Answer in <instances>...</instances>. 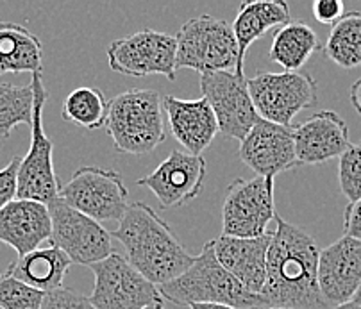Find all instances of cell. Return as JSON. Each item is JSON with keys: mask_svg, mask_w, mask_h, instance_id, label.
Instances as JSON below:
<instances>
[{"mask_svg": "<svg viewBox=\"0 0 361 309\" xmlns=\"http://www.w3.org/2000/svg\"><path fill=\"white\" fill-rule=\"evenodd\" d=\"M276 226L259 293L262 309H331L320 295V248L315 238L281 217H276Z\"/></svg>", "mask_w": 361, "mask_h": 309, "instance_id": "cell-1", "label": "cell"}, {"mask_svg": "<svg viewBox=\"0 0 361 309\" xmlns=\"http://www.w3.org/2000/svg\"><path fill=\"white\" fill-rule=\"evenodd\" d=\"M111 236L122 243L126 260L156 286L183 275L195 261L172 227L143 202H129Z\"/></svg>", "mask_w": 361, "mask_h": 309, "instance_id": "cell-2", "label": "cell"}, {"mask_svg": "<svg viewBox=\"0 0 361 309\" xmlns=\"http://www.w3.org/2000/svg\"><path fill=\"white\" fill-rule=\"evenodd\" d=\"M158 288L165 301L177 305L224 304L235 309H262L259 295L247 290L219 263L213 240L204 245L185 274Z\"/></svg>", "mask_w": 361, "mask_h": 309, "instance_id": "cell-3", "label": "cell"}, {"mask_svg": "<svg viewBox=\"0 0 361 309\" xmlns=\"http://www.w3.org/2000/svg\"><path fill=\"white\" fill-rule=\"evenodd\" d=\"M163 97L154 90L131 88L109 104L106 131L116 152L145 156L166 138Z\"/></svg>", "mask_w": 361, "mask_h": 309, "instance_id": "cell-4", "label": "cell"}, {"mask_svg": "<svg viewBox=\"0 0 361 309\" xmlns=\"http://www.w3.org/2000/svg\"><path fill=\"white\" fill-rule=\"evenodd\" d=\"M177 70L190 68L200 75L229 72L238 65V43L226 20L204 15L190 18L176 36Z\"/></svg>", "mask_w": 361, "mask_h": 309, "instance_id": "cell-5", "label": "cell"}, {"mask_svg": "<svg viewBox=\"0 0 361 309\" xmlns=\"http://www.w3.org/2000/svg\"><path fill=\"white\" fill-rule=\"evenodd\" d=\"M31 84L35 90L31 147L29 152L20 159L16 199L36 200L49 206L58 199L61 190L54 168V143L43 129V107L49 99V93L43 86L42 73H32Z\"/></svg>", "mask_w": 361, "mask_h": 309, "instance_id": "cell-6", "label": "cell"}, {"mask_svg": "<svg viewBox=\"0 0 361 309\" xmlns=\"http://www.w3.org/2000/svg\"><path fill=\"white\" fill-rule=\"evenodd\" d=\"M247 86L259 119L283 127H292L300 111L319 100L317 80L304 72H259Z\"/></svg>", "mask_w": 361, "mask_h": 309, "instance_id": "cell-7", "label": "cell"}, {"mask_svg": "<svg viewBox=\"0 0 361 309\" xmlns=\"http://www.w3.org/2000/svg\"><path fill=\"white\" fill-rule=\"evenodd\" d=\"M59 199L99 224L120 222L129 207V191L113 168H77L59 190Z\"/></svg>", "mask_w": 361, "mask_h": 309, "instance_id": "cell-8", "label": "cell"}, {"mask_svg": "<svg viewBox=\"0 0 361 309\" xmlns=\"http://www.w3.org/2000/svg\"><path fill=\"white\" fill-rule=\"evenodd\" d=\"M276 181L265 177L235 179L227 186L222 204V234L231 238H257L269 233L276 220Z\"/></svg>", "mask_w": 361, "mask_h": 309, "instance_id": "cell-9", "label": "cell"}, {"mask_svg": "<svg viewBox=\"0 0 361 309\" xmlns=\"http://www.w3.org/2000/svg\"><path fill=\"white\" fill-rule=\"evenodd\" d=\"M90 270L95 277L90 295L95 309H143L163 302L159 288L116 252L92 265Z\"/></svg>", "mask_w": 361, "mask_h": 309, "instance_id": "cell-10", "label": "cell"}, {"mask_svg": "<svg viewBox=\"0 0 361 309\" xmlns=\"http://www.w3.org/2000/svg\"><path fill=\"white\" fill-rule=\"evenodd\" d=\"M177 43L176 36L142 29L126 38L109 43L108 63L116 73L129 77L163 75L176 79Z\"/></svg>", "mask_w": 361, "mask_h": 309, "instance_id": "cell-11", "label": "cell"}, {"mask_svg": "<svg viewBox=\"0 0 361 309\" xmlns=\"http://www.w3.org/2000/svg\"><path fill=\"white\" fill-rule=\"evenodd\" d=\"M52 218L50 245L65 252L75 265H92L106 260L113 252V236L102 224L79 213L61 199L49 204Z\"/></svg>", "mask_w": 361, "mask_h": 309, "instance_id": "cell-12", "label": "cell"}, {"mask_svg": "<svg viewBox=\"0 0 361 309\" xmlns=\"http://www.w3.org/2000/svg\"><path fill=\"white\" fill-rule=\"evenodd\" d=\"M200 92L209 102L219 122V133L231 140H240L259 122L250 99L245 75L236 72H212L200 75Z\"/></svg>", "mask_w": 361, "mask_h": 309, "instance_id": "cell-13", "label": "cell"}, {"mask_svg": "<svg viewBox=\"0 0 361 309\" xmlns=\"http://www.w3.org/2000/svg\"><path fill=\"white\" fill-rule=\"evenodd\" d=\"M206 159L202 156L172 150L149 176L136 181V186L152 191L161 210L190 204L202 193L206 181Z\"/></svg>", "mask_w": 361, "mask_h": 309, "instance_id": "cell-14", "label": "cell"}, {"mask_svg": "<svg viewBox=\"0 0 361 309\" xmlns=\"http://www.w3.org/2000/svg\"><path fill=\"white\" fill-rule=\"evenodd\" d=\"M238 157L257 177L272 181H276L279 174L299 168L293 127L259 120L240 142Z\"/></svg>", "mask_w": 361, "mask_h": 309, "instance_id": "cell-15", "label": "cell"}, {"mask_svg": "<svg viewBox=\"0 0 361 309\" xmlns=\"http://www.w3.org/2000/svg\"><path fill=\"white\" fill-rule=\"evenodd\" d=\"M361 286V241L343 234L320 248L319 288L329 308L353 302Z\"/></svg>", "mask_w": 361, "mask_h": 309, "instance_id": "cell-16", "label": "cell"}, {"mask_svg": "<svg viewBox=\"0 0 361 309\" xmlns=\"http://www.w3.org/2000/svg\"><path fill=\"white\" fill-rule=\"evenodd\" d=\"M295 154L302 164H322L336 159L350 147L349 127L334 111H319L293 127Z\"/></svg>", "mask_w": 361, "mask_h": 309, "instance_id": "cell-17", "label": "cell"}, {"mask_svg": "<svg viewBox=\"0 0 361 309\" xmlns=\"http://www.w3.org/2000/svg\"><path fill=\"white\" fill-rule=\"evenodd\" d=\"M163 111L166 113L173 138L193 156H202L219 134L216 116L204 97L183 100L179 97L166 95L163 97Z\"/></svg>", "mask_w": 361, "mask_h": 309, "instance_id": "cell-18", "label": "cell"}, {"mask_svg": "<svg viewBox=\"0 0 361 309\" xmlns=\"http://www.w3.org/2000/svg\"><path fill=\"white\" fill-rule=\"evenodd\" d=\"M52 236V218L47 204L15 199L0 211V241L15 248L18 258L42 247Z\"/></svg>", "mask_w": 361, "mask_h": 309, "instance_id": "cell-19", "label": "cell"}, {"mask_svg": "<svg viewBox=\"0 0 361 309\" xmlns=\"http://www.w3.org/2000/svg\"><path fill=\"white\" fill-rule=\"evenodd\" d=\"M272 233L257 238L219 236L213 240L219 263L252 293H262L267 279V254Z\"/></svg>", "mask_w": 361, "mask_h": 309, "instance_id": "cell-20", "label": "cell"}, {"mask_svg": "<svg viewBox=\"0 0 361 309\" xmlns=\"http://www.w3.org/2000/svg\"><path fill=\"white\" fill-rule=\"evenodd\" d=\"M292 22L290 6L283 0H252V2H242L236 13V18L231 25L235 32L236 43H238V65L236 73L243 77V63L245 54L254 42L262 38L263 35L274 29L283 27Z\"/></svg>", "mask_w": 361, "mask_h": 309, "instance_id": "cell-21", "label": "cell"}, {"mask_svg": "<svg viewBox=\"0 0 361 309\" xmlns=\"http://www.w3.org/2000/svg\"><path fill=\"white\" fill-rule=\"evenodd\" d=\"M70 267H72V261L65 252H61L54 245H49V247H39L18 258L15 263L9 265L6 272L35 290L50 293L63 288V279L68 274Z\"/></svg>", "mask_w": 361, "mask_h": 309, "instance_id": "cell-22", "label": "cell"}, {"mask_svg": "<svg viewBox=\"0 0 361 309\" xmlns=\"http://www.w3.org/2000/svg\"><path fill=\"white\" fill-rule=\"evenodd\" d=\"M43 45L27 27L0 22V77L6 73H42Z\"/></svg>", "mask_w": 361, "mask_h": 309, "instance_id": "cell-23", "label": "cell"}, {"mask_svg": "<svg viewBox=\"0 0 361 309\" xmlns=\"http://www.w3.org/2000/svg\"><path fill=\"white\" fill-rule=\"evenodd\" d=\"M319 50H322V43L312 27L302 20H292L274 32L269 59L285 72H299Z\"/></svg>", "mask_w": 361, "mask_h": 309, "instance_id": "cell-24", "label": "cell"}, {"mask_svg": "<svg viewBox=\"0 0 361 309\" xmlns=\"http://www.w3.org/2000/svg\"><path fill=\"white\" fill-rule=\"evenodd\" d=\"M322 50L340 68H357L361 65V13H345L334 23Z\"/></svg>", "mask_w": 361, "mask_h": 309, "instance_id": "cell-25", "label": "cell"}, {"mask_svg": "<svg viewBox=\"0 0 361 309\" xmlns=\"http://www.w3.org/2000/svg\"><path fill=\"white\" fill-rule=\"evenodd\" d=\"M109 104L111 100L106 99V95L99 88L79 86L63 100L61 115L66 122L85 127L88 131H97L108 122Z\"/></svg>", "mask_w": 361, "mask_h": 309, "instance_id": "cell-26", "label": "cell"}, {"mask_svg": "<svg viewBox=\"0 0 361 309\" xmlns=\"http://www.w3.org/2000/svg\"><path fill=\"white\" fill-rule=\"evenodd\" d=\"M35 90L32 84L15 86L0 83V138H9L11 131L22 123H32Z\"/></svg>", "mask_w": 361, "mask_h": 309, "instance_id": "cell-27", "label": "cell"}, {"mask_svg": "<svg viewBox=\"0 0 361 309\" xmlns=\"http://www.w3.org/2000/svg\"><path fill=\"white\" fill-rule=\"evenodd\" d=\"M45 293L11 277L0 274V309H42Z\"/></svg>", "mask_w": 361, "mask_h": 309, "instance_id": "cell-28", "label": "cell"}, {"mask_svg": "<svg viewBox=\"0 0 361 309\" xmlns=\"http://www.w3.org/2000/svg\"><path fill=\"white\" fill-rule=\"evenodd\" d=\"M338 184L349 202L361 199V142L350 143L338 159Z\"/></svg>", "mask_w": 361, "mask_h": 309, "instance_id": "cell-29", "label": "cell"}, {"mask_svg": "<svg viewBox=\"0 0 361 309\" xmlns=\"http://www.w3.org/2000/svg\"><path fill=\"white\" fill-rule=\"evenodd\" d=\"M42 309H95L90 302L88 295L75 291L72 288H59V290L45 293Z\"/></svg>", "mask_w": 361, "mask_h": 309, "instance_id": "cell-30", "label": "cell"}, {"mask_svg": "<svg viewBox=\"0 0 361 309\" xmlns=\"http://www.w3.org/2000/svg\"><path fill=\"white\" fill-rule=\"evenodd\" d=\"M20 159H22V157H13V159L0 170V211L16 199V191H18Z\"/></svg>", "mask_w": 361, "mask_h": 309, "instance_id": "cell-31", "label": "cell"}, {"mask_svg": "<svg viewBox=\"0 0 361 309\" xmlns=\"http://www.w3.org/2000/svg\"><path fill=\"white\" fill-rule=\"evenodd\" d=\"M312 11L317 22L333 27L345 15V4L342 0H317V2H313Z\"/></svg>", "mask_w": 361, "mask_h": 309, "instance_id": "cell-32", "label": "cell"}, {"mask_svg": "<svg viewBox=\"0 0 361 309\" xmlns=\"http://www.w3.org/2000/svg\"><path fill=\"white\" fill-rule=\"evenodd\" d=\"M343 233L345 236L361 241V199L349 202L343 211Z\"/></svg>", "mask_w": 361, "mask_h": 309, "instance_id": "cell-33", "label": "cell"}, {"mask_svg": "<svg viewBox=\"0 0 361 309\" xmlns=\"http://www.w3.org/2000/svg\"><path fill=\"white\" fill-rule=\"evenodd\" d=\"M350 104H353L357 115L361 116V77L354 80L353 86H350Z\"/></svg>", "mask_w": 361, "mask_h": 309, "instance_id": "cell-34", "label": "cell"}, {"mask_svg": "<svg viewBox=\"0 0 361 309\" xmlns=\"http://www.w3.org/2000/svg\"><path fill=\"white\" fill-rule=\"evenodd\" d=\"M190 309H235L231 308V305H224V304H192Z\"/></svg>", "mask_w": 361, "mask_h": 309, "instance_id": "cell-35", "label": "cell"}, {"mask_svg": "<svg viewBox=\"0 0 361 309\" xmlns=\"http://www.w3.org/2000/svg\"><path fill=\"white\" fill-rule=\"evenodd\" d=\"M331 309H361L360 305H356L354 302H349V304H343V305H336V308H331Z\"/></svg>", "mask_w": 361, "mask_h": 309, "instance_id": "cell-36", "label": "cell"}, {"mask_svg": "<svg viewBox=\"0 0 361 309\" xmlns=\"http://www.w3.org/2000/svg\"><path fill=\"white\" fill-rule=\"evenodd\" d=\"M353 302H354V304H356V305H360V308H361V286L357 288V291H356V295H354Z\"/></svg>", "mask_w": 361, "mask_h": 309, "instance_id": "cell-37", "label": "cell"}, {"mask_svg": "<svg viewBox=\"0 0 361 309\" xmlns=\"http://www.w3.org/2000/svg\"><path fill=\"white\" fill-rule=\"evenodd\" d=\"M143 309H165V305H163V302H161V304H154V305H149V308H143Z\"/></svg>", "mask_w": 361, "mask_h": 309, "instance_id": "cell-38", "label": "cell"}, {"mask_svg": "<svg viewBox=\"0 0 361 309\" xmlns=\"http://www.w3.org/2000/svg\"><path fill=\"white\" fill-rule=\"evenodd\" d=\"M263 309H279V308H263Z\"/></svg>", "mask_w": 361, "mask_h": 309, "instance_id": "cell-39", "label": "cell"}]
</instances>
